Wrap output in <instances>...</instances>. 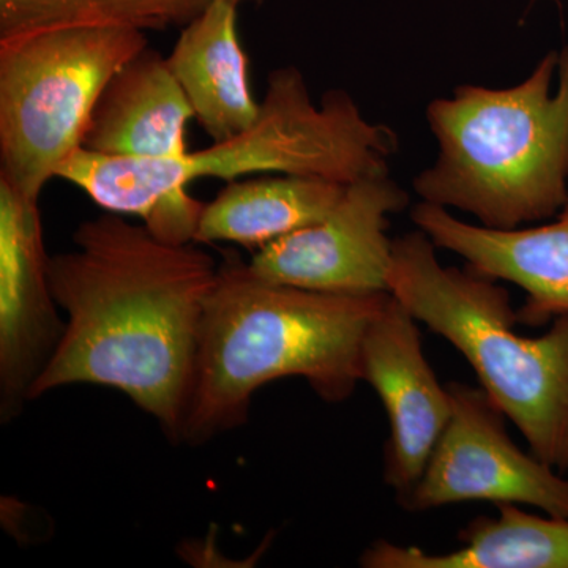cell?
I'll list each match as a JSON object with an SVG mask.
<instances>
[{
	"instance_id": "cell-9",
	"label": "cell",
	"mask_w": 568,
	"mask_h": 568,
	"mask_svg": "<svg viewBox=\"0 0 568 568\" xmlns=\"http://www.w3.org/2000/svg\"><path fill=\"white\" fill-rule=\"evenodd\" d=\"M65 323L50 284L39 200L0 179V414L21 413Z\"/></svg>"
},
{
	"instance_id": "cell-6",
	"label": "cell",
	"mask_w": 568,
	"mask_h": 568,
	"mask_svg": "<svg viewBox=\"0 0 568 568\" xmlns=\"http://www.w3.org/2000/svg\"><path fill=\"white\" fill-rule=\"evenodd\" d=\"M148 47L145 32L114 26L0 40V179L39 200L82 148L108 82Z\"/></svg>"
},
{
	"instance_id": "cell-15",
	"label": "cell",
	"mask_w": 568,
	"mask_h": 568,
	"mask_svg": "<svg viewBox=\"0 0 568 568\" xmlns=\"http://www.w3.org/2000/svg\"><path fill=\"white\" fill-rule=\"evenodd\" d=\"M346 185L294 174L227 182L215 200L203 205L194 244L230 242L261 250L325 219Z\"/></svg>"
},
{
	"instance_id": "cell-10",
	"label": "cell",
	"mask_w": 568,
	"mask_h": 568,
	"mask_svg": "<svg viewBox=\"0 0 568 568\" xmlns=\"http://www.w3.org/2000/svg\"><path fill=\"white\" fill-rule=\"evenodd\" d=\"M417 323L390 295L361 349V381L379 396L390 425L384 481L394 489L396 503L420 480L452 414L447 384L439 383L426 361Z\"/></svg>"
},
{
	"instance_id": "cell-17",
	"label": "cell",
	"mask_w": 568,
	"mask_h": 568,
	"mask_svg": "<svg viewBox=\"0 0 568 568\" xmlns=\"http://www.w3.org/2000/svg\"><path fill=\"white\" fill-rule=\"evenodd\" d=\"M227 2H233L235 3V6H239V2H241V0H227Z\"/></svg>"
},
{
	"instance_id": "cell-4",
	"label": "cell",
	"mask_w": 568,
	"mask_h": 568,
	"mask_svg": "<svg viewBox=\"0 0 568 568\" xmlns=\"http://www.w3.org/2000/svg\"><path fill=\"white\" fill-rule=\"evenodd\" d=\"M439 144L414 190L426 203L515 230L551 219L566 204L568 47L549 52L515 88L462 85L426 110Z\"/></svg>"
},
{
	"instance_id": "cell-5",
	"label": "cell",
	"mask_w": 568,
	"mask_h": 568,
	"mask_svg": "<svg viewBox=\"0 0 568 568\" xmlns=\"http://www.w3.org/2000/svg\"><path fill=\"white\" fill-rule=\"evenodd\" d=\"M388 291L418 323L447 339L525 436L530 454L568 473V315L525 336L510 294L466 267H444L420 230L394 239Z\"/></svg>"
},
{
	"instance_id": "cell-1",
	"label": "cell",
	"mask_w": 568,
	"mask_h": 568,
	"mask_svg": "<svg viewBox=\"0 0 568 568\" xmlns=\"http://www.w3.org/2000/svg\"><path fill=\"white\" fill-rule=\"evenodd\" d=\"M50 256L65 327L29 399L65 386L115 388L179 440L205 302L219 265L200 244H171L108 212Z\"/></svg>"
},
{
	"instance_id": "cell-8",
	"label": "cell",
	"mask_w": 568,
	"mask_h": 568,
	"mask_svg": "<svg viewBox=\"0 0 568 568\" xmlns=\"http://www.w3.org/2000/svg\"><path fill=\"white\" fill-rule=\"evenodd\" d=\"M407 203L388 173L357 179L325 219L257 250L250 268L267 282L323 293H390L388 216Z\"/></svg>"
},
{
	"instance_id": "cell-3",
	"label": "cell",
	"mask_w": 568,
	"mask_h": 568,
	"mask_svg": "<svg viewBox=\"0 0 568 568\" xmlns=\"http://www.w3.org/2000/svg\"><path fill=\"white\" fill-rule=\"evenodd\" d=\"M390 295L272 283L226 257L205 302L179 440L200 446L245 424L253 395L283 377H304L324 402L349 399L362 342Z\"/></svg>"
},
{
	"instance_id": "cell-16",
	"label": "cell",
	"mask_w": 568,
	"mask_h": 568,
	"mask_svg": "<svg viewBox=\"0 0 568 568\" xmlns=\"http://www.w3.org/2000/svg\"><path fill=\"white\" fill-rule=\"evenodd\" d=\"M212 0H0V40L85 26L138 31L183 28Z\"/></svg>"
},
{
	"instance_id": "cell-11",
	"label": "cell",
	"mask_w": 568,
	"mask_h": 568,
	"mask_svg": "<svg viewBox=\"0 0 568 568\" xmlns=\"http://www.w3.org/2000/svg\"><path fill=\"white\" fill-rule=\"evenodd\" d=\"M410 219L436 248L457 253L470 271L521 287L526 301L517 310L519 323L540 327L568 315V197L555 222L528 230L477 226L426 201Z\"/></svg>"
},
{
	"instance_id": "cell-2",
	"label": "cell",
	"mask_w": 568,
	"mask_h": 568,
	"mask_svg": "<svg viewBox=\"0 0 568 568\" xmlns=\"http://www.w3.org/2000/svg\"><path fill=\"white\" fill-rule=\"evenodd\" d=\"M398 138L386 125L366 121L353 97L325 93L313 103L295 67L272 71L256 122L230 140L174 160H133L80 149L58 178L121 215H136L171 244L194 241L204 203L186 192L200 179L233 182L252 174L312 175L351 183L388 173Z\"/></svg>"
},
{
	"instance_id": "cell-14",
	"label": "cell",
	"mask_w": 568,
	"mask_h": 568,
	"mask_svg": "<svg viewBox=\"0 0 568 568\" xmlns=\"http://www.w3.org/2000/svg\"><path fill=\"white\" fill-rule=\"evenodd\" d=\"M499 517H478L459 530V547L428 552L373 541L362 552L364 568H568V518L529 514L518 504H496Z\"/></svg>"
},
{
	"instance_id": "cell-7",
	"label": "cell",
	"mask_w": 568,
	"mask_h": 568,
	"mask_svg": "<svg viewBox=\"0 0 568 568\" xmlns=\"http://www.w3.org/2000/svg\"><path fill=\"white\" fill-rule=\"evenodd\" d=\"M447 388L450 418L399 506L420 514L452 504L510 503L568 518V477L511 440L506 414L484 387L448 383Z\"/></svg>"
},
{
	"instance_id": "cell-12",
	"label": "cell",
	"mask_w": 568,
	"mask_h": 568,
	"mask_svg": "<svg viewBox=\"0 0 568 568\" xmlns=\"http://www.w3.org/2000/svg\"><path fill=\"white\" fill-rule=\"evenodd\" d=\"M192 106L166 58L145 48L122 67L93 108L82 149L133 160H174L189 152Z\"/></svg>"
},
{
	"instance_id": "cell-13",
	"label": "cell",
	"mask_w": 568,
	"mask_h": 568,
	"mask_svg": "<svg viewBox=\"0 0 568 568\" xmlns=\"http://www.w3.org/2000/svg\"><path fill=\"white\" fill-rule=\"evenodd\" d=\"M166 61L194 119L213 142L230 140L256 122L261 103L250 88L235 3L212 0L183 26Z\"/></svg>"
}]
</instances>
